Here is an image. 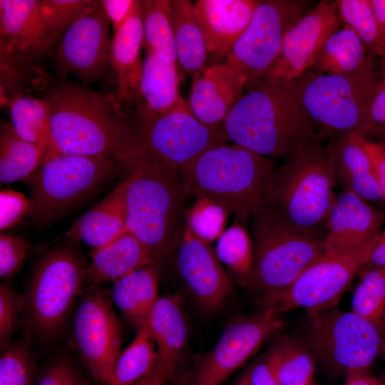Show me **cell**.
<instances>
[{"mask_svg":"<svg viewBox=\"0 0 385 385\" xmlns=\"http://www.w3.org/2000/svg\"><path fill=\"white\" fill-rule=\"evenodd\" d=\"M374 13L379 46L378 58L381 71L379 76L385 71V0H369Z\"/></svg>","mask_w":385,"mask_h":385,"instance_id":"50","label":"cell"},{"mask_svg":"<svg viewBox=\"0 0 385 385\" xmlns=\"http://www.w3.org/2000/svg\"><path fill=\"white\" fill-rule=\"evenodd\" d=\"M342 26L335 1H319L288 30L263 78L289 86L310 70L326 41Z\"/></svg>","mask_w":385,"mask_h":385,"instance_id":"16","label":"cell"},{"mask_svg":"<svg viewBox=\"0 0 385 385\" xmlns=\"http://www.w3.org/2000/svg\"><path fill=\"white\" fill-rule=\"evenodd\" d=\"M250 220L254 265L245 287L250 290L262 294L284 289L325 255L322 239L297 230L267 207Z\"/></svg>","mask_w":385,"mask_h":385,"instance_id":"7","label":"cell"},{"mask_svg":"<svg viewBox=\"0 0 385 385\" xmlns=\"http://www.w3.org/2000/svg\"><path fill=\"white\" fill-rule=\"evenodd\" d=\"M35 366V357L26 343H10L1 350L0 385H32Z\"/></svg>","mask_w":385,"mask_h":385,"instance_id":"42","label":"cell"},{"mask_svg":"<svg viewBox=\"0 0 385 385\" xmlns=\"http://www.w3.org/2000/svg\"><path fill=\"white\" fill-rule=\"evenodd\" d=\"M80 382L71 364L61 359L43 369L36 385H78Z\"/></svg>","mask_w":385,"mask_h":385,"instance_id":"48","label":"cell"},{"mask_svg":"<svg viewBox=\"0 0 385 385\" xmlns=\"http://www.w3.org/2000/svg\"><path fill=\"white\" fill-rule=\"evenodd\" d=\"M385 212L352 191L342 188L335 193L329 210L322 245L326 255L354 250L380 232Z\"/></svg>","mask_w":385,"mask_h":385,"instance_id":"19","label":"cell"},{"mask_svg":"<svg viewBox=\"0 0 385 385\" xmlns=\"http://www.w3.org/2000/svg\"><path fill=\"white\" fill-rule=\"evenodd\" d=\"M138 0H102L104 13L112 26L113 33L118 31L129 17Z\"/></svg>","mask_w":385,"mask_h":385,"instance_id":"49","label":"cell"},{"mask_svg":"<svg viewBox=\"0 0 385 385\" xmlns=\"http://www.w3.org/2000/svg\"><path fill=\"white\" fill-rule=\"evenodd\" d=\"M344 385H381V379L373 376L369 369H356L347 371Z\"/></svg>","mask_w":385,"mask_h":385,"instance_id":"54","label":"cell"},{"mask_svg":"<svg viewBox=\"0 0 385 385\" xmlns=\"http://www.w3.org/2000/svg\"><path fill=\"white\" fill-rule=\"evenodd\" d=\"M343 26L350 27L374 58L379 56L376 21L369 0H336Z\"/></svg>","mask_w":385,"mask_h":385,"instance_id":"40","label":"cell"},{"mask_svg":"<svg viewBox=\"0 0 385 385\" xmlns=\"http://www.w3.org/2000/svg\"><path fill=\"white\" fill-rule=\"evenodd\" d=\"M335 185L348 189L369 202H384L375 172L366 153L350 136L329 140Z\"/></svg>","mask_w":385,"mask_h":385,"instance_id":"26","label":"cell"},{"mask_svg":"<svg viewBox=\"0 0 385 385\" xmlns=\"http://www.w3.org/2000/svg\"><path fill=\"white\" fill-rule=\"evenodd\" d=\"M24 309V296L18 294L8 282L0 285V346L5 349L14 330L18 316Z\"/></svg>","mask_w":385,"mask_h":385,"instance_id":"43","label":"cell"},{"mask_svg":"<svg viewBox=\"0 0 385 385\" xmlns=\"http://www.w3.org/2000/svg\"><path fill=\"white\" fill-rule=\"evenodd\" d=\"M380 354L382 356V357H383V359H384V360L385 361V340H384V342L383 343Z\"/></svg>","mask_w":385,"mask_h":385,"instance_id":"57","label":"cell"},{"mask_svg":"<svg viewBox=\"0 0 385 385\" xmlns=\"http://www.w3.org/2000/svg\"><path fill=\"white\" fill-rule=\"evenodd\" d=\"M82 260L61 247L46 255L36 267L24 296V309L33 329L43 337L58 334L86 278Z\"/></svg>","mask_w":385,"mask_h":385,"instance_id":"11","label":"cell"},{"mask_svg":"<svg viewBox=\"0 0 385 385\" xmlns=\"http://www.w3.org/2000/svg\"><path fill=\"white\" fill-rule=\"evenodd\" d=\"M11 124L24 140L46 151L51 146V115L46 101L21 96L9 105Z\"/></svg>","mask_w":385,"mask_h":385,"instance_id":"35","label":"cell"},{"mask_svg":"<svg viewBox=\"0 0 385 385\" xmlns=\"http://www.w3.org/2000/svg\"><path fill=\"white\" fill-rule=\"evenodd\" d=\"M222 123L230 140L286 159L318 141L314 125L289 86L262 78L245 88Z\"/></svg>","mask_w":385,"mask_h":385,"instance_id":"2","label":"cell"},{"mask_svg":"<svg viewBox=\"0 0 385 385\" xmlns=\"http://www.w3.org/2000/svg\"><path fill=\"white\" fill-rule=\"evenodd\" d=\"M175 376V371L158 361L155 368L148 374L133 385H168Z\"/></svg>","mask_w":385,"mask_h":385,"instance_id":"52","label":"cell"},{"mask_svg":"<svg viewBox=\"0 0 385 385\" xmlns=\"http://www.w3.org/2000/svg\"><path fill=\"white\" fill-rule=\"evenodd\" d=\"M143 47V1L138 0L127 20L113 33L109 53V66L116 84L115 93L130 106L133 104L140 80Z\"/></svg>","mask_w":385,"mask_h":385,"instance_id":"24","label":"cell"},{"mask_svg":"<svg viewBox=\"0 0 385 385\" xmlns=\"http://www.w3.org/2000/svg\"><path fill=\"white\" fill-rule=\"evenodd\" d=\"M311 385H319V384H315V383H312Z\"/></svg>","mask_w":385,"mask_h":385,"instance_id":"60","label":"cell"},{"mask_svg":"<svg viewBox=\"0 0 385 385\" xmlns=\"http://www.w3.org/2000/svg\"><path fill=\"white\" fill-rule=\"evenodd\" d=\"M41 4V0H0V39L31 61L53 47Z\"/></svg>","mask_w":385,"mask_h":385,"instance_id":"22","label":"cell"},{"mask_svg":"<svg viewBox=\"0 0 385 385\" xmlns=\"http://www.w3.org/2000/svg\"><path fill=\"white\" fill-rule=\"evenodd\" d=\"M274 170L266 156L225 143L207 150L180 173L186 193L213 200L245 222L265 207Z\"/></svg>","mask_w":385,"mask_h":385,"instance_id":"3","label":"cell"},{"mask_svg":"<svg viewBox=\"0 0 385 385\" xmlns=\"http://www.w3.org/2000/svg\"><path fill=\"white\" fill-rule=\"evenodd\" d=\"M175 257V270L186 289L203 310L215 311L232 289V283L210 244L185 226Z\"/></svg>","mask_w":385,"mask_h":385,"instance_id":"18","label":"cell"},{"mask_svg":"<svg viewBox=\"0 0 385 385\" xmlns=\"http://www.w3.org/2000/svg\"><path fill=\"white\" fill-rule=\"evenodd\" d=\"M93 3V0H41V14L53 47Z\"/></svg>","mask_w":385,"mask_h":385,"instance_id":"41","label":"cell"},{"mask_svg":"<svg viewBox=\"0 0 385 385\" xmlns=\"http://www.w3.org/2000/svg\"><path fill=\"white\" fill-rule=\"evenodd\" d=\"M29 248L23 236L0 235V277L6 282L20 271Z\"/></svg>","mask_w":385,"mask_h":385,"instance_id":"44","label":"cell"},{"mask_svg":"<svg viewBox=\"0 0 385 385\" xmlns=\"http://www.w3.org/2000/svg\"><path fill=\"white\" fill-rule=\"evenodd\" d=\"M246 85L245 76L225 61L209 65L193 81L190 108L203 124L221 125L243 95Z\"/></svg>","mask_w":385,"mask_h":385,"instance_id":"21","label":"cell"},{"mask_svg":"<svg viewBox=\"0 0 385 385\" xmlns=\"http://www.w3.org/2000/svg\"><path fill=\"white\" fill-rule=\"evenodd\" d=\"M140 126L143 148L177 166L180 171L207 150L230 140L222 124H203L190 106L140 120Z\"/></svg>","mask_w":385,"mask_h":385,"instance_id":"15","label":"cell"},{"mask_svg":"<svg viewBox=\"0 0 385 385\" xmlns=\"http://www.w3.org/2000/svg\"><path fill=\"white\" fill-rule=\"evenodd\" d=\"M168 385H181V378L175 376Z\"/></svg>","mask_w":385,"mask_h":385,"instance_id":"56","label":"cell"},{"mask_svg":"<svg viewBox=\"0 0 385 385\" xmlns=\"http://www.w3.org/2000/svg\"><path fill=\"white\" fill-rule=\"evenodd\" d=\"M312 2L260 1L248 26L224 59L245 76L246 88L265 76L275 61L287 32L311 8Z\"/></svg>","mask_w":385,"mask_h":385,"instance_id":"12","label":"cell"},{"mask_svg":"<svg viewBox=\"0 0 385 385\" xmlns=\"http://www.w3.org/2000/svg\"><path fill=\"white\" fill-rule=\"evenodd\" d=\"M216 255L246 286L254 265L252 239L247 229L235 222L217 240Z\"/></svg>","mask_w":385,"mask_h":385,"instance_id":"37","label":"cell"},{"mask_svg":"<svg viewBox=\"0 0 385 385\" xmlns=\"http://www.w3.org/2000/svg\"><path fill=\"white\" fill-rule=\"evenodd\" d=\"M178 66L167 63L153 52L145 50L140 80L133 101L140 120L190 106L179 94L180 76Z\"/></svg>","mask_w":385,"mask_h":385,"instance_id":"23","label":"cell"},{"mask_svg":"<svg viewBox=\"0 0 385 385\" xmlns=\"http://www.w3.org/2000/svg\"><path fill=\"white\" fill-rule=\"evenodd\" d=\"M374 59L354 31L344 25L328 38L309 71L326 75L361 76L376 72Z\"/></svg>","mask_w":385,"mask_h":385,"instance_id":"29","label":"cell"},{"mask_svg":"<svg viewBox=\"0 0 385 385\" xmlns=\"http://www.w3.org/2000/svg\"><path fill=\"white\" fill-rule=\"evenodd\" d=\"M34 202L21 192L4 188L0 192V230L10 229L33 213Z\"/></svg>","mask_w":385,"mask_h":385,"instance_id":"45","label":"cell"},{"mask_svg":"<svg viewBox=\"0 0 385 385\" xmlns=\"http://www.w3.org/2000/svg\"><path fill=\"white\" fill-rule=\"evenodd\" d=\"M279 385H311L316 357L301 336L277 338L265 355Z\"/></svg>","mask_w":385,"mask_h":385,"instance_id":"32","label":"cell"},{"mask_svg":"<svg viewBox=\"0 0 385 385\" xmlns=\"http://www.w3.org/2000/svg\"><path fill=\"white\" fill-rule=\"evenodd\" d=\"M380 78H385V71L379 76Z\"/></svg>","mask_w":385,"mask_h":385,"instance_id":"58","label":"cell"},{"mask_svg":"<svg viewBox=\"0 0 385 385\" xmlns=\"http://www.w3.org/2000/svg\"><path fill=\"white\" fill-rule=\"evenodd\" d=\"M379 80L376 72L347 76L309 71L289 86L314 125L319 128V137H366Z\"/></svg>","mask_w":385,"mask_h":385,"instance_id":"6","label":"cell"},{"mask_svg":"<svg viewBox=\"0 0 385 385\" xmlns=\"http://www.w3.org/2000/svg\"><path fill=\"white\" fill-rule=\"evenodd\" d=\"M150 336L158 346V361L176 373L186 349L188 324L179 297H160L147 321Z\"/></svg>","mask_w":385,"mask_h":385,"instance_id":"28","label":"cell"},{"mask_svg":"<svg viewBox=\"0 0 385 385\" xmlns=\"http://www.w3.org/2000/svg\"><path fill=\"white\" fill-rule=\"evenodd\" d=\"M351 298V311L385 329V268L364 267Z\"/></svg>","mask_w":385,"mask_h":385,"instance_id":"38","label":"cell"},{"mask_svg":"<svg viewBox=\"0 0 385 385\" xmlns=\"http://www.w3.org/2000/svg\"><path fill=\"white\" fill-rule=\"evenodd\" d=\"M90 256L91 262L86 279L90 285L99 287L115 282L137 270L157 265L148 249L126 229L111 242L94 248Z\"/></svg>","mask_w":385,"mask_h":385,"instance_id":"25","label":"cell"},{"mask_svg":"<svg viewBox=\"0 0 385 385\" xmlns=\"http://www.w3.org/2000/svg\"><path fill=\"white\" fill-rule=\"evenodd\" d=\"M51 127L49 148L68 154L114 159L128 171L144 148L135 111L115 93L84 84L56 83L43 98Z\"/></svg>","mask_w":385,"mask_h":385,"instance_id":"1","label":"cell"},{"mask_svg":"<svg viewBox=\"0 0 385 385\" xmlns=\"http://www.w3.org/2000/svg\"><path fill=\"white\" fill-rule=\"evenodd\" d=\"M178 65L195 81L206 68V45L195 16L194 4L188 0H169Z\"/></svg>","mask_w":385,"mask_h":385,"instance_id":"30","label":"cell"},{"mask_svg":"<svg viewBox=\"0 0 385 385\" xmlns=\"http://www.w3.org/2000/svg\"><path fill=\"white\" fill-rule=\"evenodd\" d=\"M283 326L279 314L270 309L236 319L181 379V385L222 384Z\"/></svg>","mask_w":385,"mask_h":385,"instance_id":"13","label":"cell"},{"mask_svg":"<svg viewBox=\"0 0 385 385\" xmlns=\"http://www.w3.org/2000/svg\"><path fill=\"white\" fill-rule=\"evenodd\" d=\"M143 28L144 48L178 65L169 0L143 1Z\"/></svg>","mask_w":385,"mask_h":385,"instance_id":"36","label":"cell"},{"mask_svg":"<svg viewBox=\"0 0 385 385\" xmlns=\"http://www.w3.org/2000/svg\"><path fill=\"white\" fill-rule=\"evenodd\" d=\"M128 172L125 229L158 265L170 253L186 194L180 170L144 148Z\"/></svg>","mask_w":385,"mask_h":385,"instance_id":"4","label":"cell"},{"mask_svg":"<svg viewBox=\"0 0 385 385\" xmlns=\"http://www.w3.org/2000/svg\"><path fill=\"white\" fill-rule=\"evenodd\" d=\"M247 385H279L265 356L246 371Z\"/></svg>","mask_w":385,"mask_h":385,"instance_id":"51","label":"cell"},{"mask_svg":"<svg viewBox=\"0 0 385 385\" xmlns=\"http://www.w3.org/2000/svg\"><path fill=\"white\" fill-rule=\"evenodd\" d=\"M381 385H385V379H381Z\"/></svg>","mask_w":385,"mask_h":385,"instance_id":"59","label":"cell"},{"mask_svg":"<svg viewBox=\"0 0 385 385\" xmlns=\"http://www.w3.org/2000/svg\"><path fill=\"white\" fill-rule=\"evenodd\" d=\"M146 322L138 327L135 337L121 351L106 385H133L155 366L158 355Z\"/></svg>","mask_w":385,"mask_h":385,"instance_id":"34","label":"cell"},{"mask_svg":"<svg viewBox=\"0 0 385 385\" xmlns=\"http://www.w3.org/2000/svg\"><path fill=\"white\" fill-rule=\"evenodd\" d=\"M316 359L336 372L369 369L381 354L385 329L353 311L332 307L307 313L301 336Z\"/></svg>","mask_w":385,"mask_h":385,"instance_id":"9","label":"cell"},{"mask_svg":"<svg viewBox=\"0 0 385 385\" xmlns=\"http://www.w3.org/2000/svg\"><path fill=\"white\" fill-rule=\"evenodd\" d=\"M376 237L354 250L325 255L290 285L261 294L255 304L279 314L298 308L309 313L335 307L352 280L366 267Z\"/></svg>","mask_w":385,"mask_h":385,"instance_id":"10","label":"cell"},{"mask_svg":"<svg viewBox=\"0 0 385 385\" xmlns=\"http://www.w3.org/2000/svg\"><path fill=\"white\" fill-rule=\"evenodd\" d=\"M46 150L21 138L11 123L0 128V182L26 180L39 168Z\"/></svg>","mask_w":385,"mask_h":385,"instance_id":"33","label":"cell"},{"mask_svg":"<svg viewBox=\"0 0 385 385\" xmlns=\"http://www.w3.org/2000/svg\"><path fill=\"white\" fill-rule=\"evenodd\" d=\"M110 25L101 1H94L55 45L60 69L86 86L98 79L109 66Z\"/></svg>","mask_w":385,"mask_h":385,"instance_id":"17","label":"cell"},{"mask_svg":"<svg viewBox=\"0 0 385 385\" xmlns=\"http://www.w3.org/2000/svg\"><path fill=\"white\" fill-rule=\"evenodd\" d=\"M260 0H198L195 16L210 65L222 61L248 26Z\"/></svg>","mask_w":385,"mask_h":385,"instance_id":"20","label":"cell"},{"mask_svg":"<svg viewBox=\"0 0 385 385\" xmlns=\"http://www.w3.org/2000/svg\"><path fill=\"white\" fill-rule=\"evenodd\" d=\"M365 267L385 268V228L377 235Z\"/></svg>","mask_w":385,"mask_h":385,"instance_id":"53","label":"cell"},{"mask_svg":"<svg viewBox=\"0 0 385 385\" xmlns=\"http://www.w3.org/2000/svg\"><path fill=\"white\" fill-rule=\"evenodd\" d=\"M230 212L220 203L208 198H198L185 211V227L197 238L210 244L225 232Z\"/></svg>","mask_w":385,"mask_h":385,"instance_id":"39","label":"cell"},{"mask_svg":"<svg viewBox=\"0 0 385 385\" xmlns=\"http://www.w3.org/2000/svg\"><path fill=\"white\" fill-rule=\"evenodd\" d=\"M385 132V78H380L373 97L365 138L379 139Z\"/></svg>","mask_w":385,"mask_h":385,"instance_id":"47","label":"cell"},{"mask_svg":"<svg viewBox=\"0 0 385 385\" xmlns=\"http://www.w3.org/2000/svg\"><path fill=\"white\" fill-rule=\"evenodd\" d=\"M112 299L123 317L138 327L144 324L158 295V265L137 270L114 282Z\"/></svg>","mask_w":385,"mask_h":385,"instance_id":"31","label":"cell"},{"mask_svg":"<svg viewBox=\"0 0 385 385\" xmlns=\"http://www.w3.org/2000/svg\"><path fill=\"white\" fill-rule=\"evenodd\" d=\"M122 326L108 293L90 285L73 320L75 346L93 376L106 383L121 353Z\"/></svg>","mask_w":385,"mask_h":385,"instance_id":"14","label":"cell"},{"mask_svg":"<svg viewBox=\"0 0 385 385\" xmlns=\"http://www.w3.org/2000/svg\"><path fill=\"white\" fill-rule=\"evenodd\" d=\"M78 385H83V383L81 381Z\"/></svg>","mask_w":385,"mask_h":385,"instance_id":"61","label":"cell"},{"mask_svg":"<svg viewBox=\"0 0 385 385\" xmlns=\"http://www.w3.org/2000/svg\"><path fill=\"white\" fill-rule=\"evenodd\" d=\"M131 178L128 172L127 178L112 192L74 222L66 236L94 248L116 238L125 229V194Z\"/></svg>","mask_w":385,"mask_h":385,"instance_id":"27","label":"cell"},{"mask_svg":"<svg viewBox=\"0 0 385 385\" xmlns=\"http://www.w3.org/2000/svg\"><path fill=\"white\" fill-rule=\"evenodd\" d=\"M235 385H247L246 372L241 376Z\"/></svg>","mask_w":385,"mask_h":385,"instance_id":"55","label":"cell"},{"mask_svg":"<svg viewBox=\"0 0 385 385\" xmlns=\"http://www.w3.org/2000/svg\"><path fill=\"white\" fill-rule=\"evenodd\" d=\"M334 186L329 154L317 141L274 169L266 187L265 207L297 230L322 240Z\"/></svg>","mask_w":385,"mask_h":385,"instance_id":"5","label":"cell"},{"mask_svg":"<svg viewBox=\"0 0 385 385\" xmlns=\"http://www.w3.org/2000/svg\"><path fill=\"white\" fill-rule=\"evenodd\" d=\"M366 153L372 163L383 201L385 202V141L350 135Z\"/></svg>","mask_w":385,"mask_h":385,"instance_id":"46","label":"cell"},{"mask_svg":"<svg viewBox=\"0 0 385 385\" xmlns=\"http://www.w3.org/2000/svg\"><path fill=\"white\" fill-rule=\"evenodd\" d=\"M126 170L120 162L46 150L42 163L26 181L32 189V215L50 221Z\"/></svg>","mask_w":385,"mask_h":385,"instance_id":"8","label":"cell"}]
</instances>
